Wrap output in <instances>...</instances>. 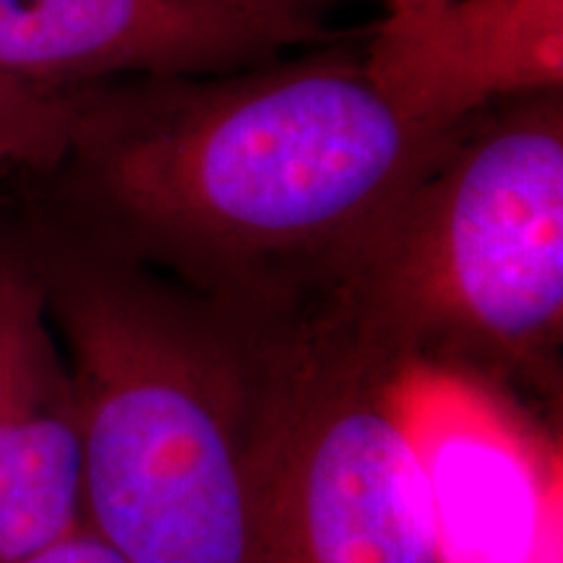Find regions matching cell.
I'll use <instances>...</instances> for the list:
<instances>
[{
	"label": "cell",
	"mask_w": 563,
	"mask_h": 563,
	"mask_svg": "<svg viewBox=\"0 0 563 563\" xmlns=\"http://www.w3.org/2000/svg\"><path fill=\"white\" fill-rule=\"evenodd\" d=\"M9 563H129L115 548L104 543L91 527L84 522L74 530L55 538L53 543L21 555Z\"/></svg>",
	"instance_id": "9"
},
{
	"label": "cell",
	"mask_w": 563,
	"mask_h": 563,
	"mask_svg": "<svg viewBox=\"0 0 563 563\" xmlns=\"http://www.w3.org/2000/svg\"><path fill=\"white\" fill-rule=\"evenodd\" d=\"M311 3H316V5H323V3H327V0H311ZM384 3H391V0H384Z\"/></svg>",
	"instance_id": "10"
},
{
	"label": "cell",
	"mask_w": 563,
	"mask_h": 563,
	"mask_svg": "<svg viewBox=\"0 0 563 563\" xmlns=\"http://www.w3.org/2000/svg\"><path fill=\"white\" fill-rule=\"evenodd\" d=\"M563 327V87L485 102L357 245L308 332L371 357L530 361Z\"/></svg>",
	"instance_id": "3"
},
{
	"label": "cell",
	"mask_w": 563,
	"mask_h": 563,
	"mask_svg": "<svg viewBox=\"0 0 563 563\" xmlns=\"http://www.w3.org/2000/svg\"><path fill=\"white\" fill-rule=\"evenodd\" d=\"M391 361L378 397L418 467L435 563H563L559 441L456 361Z\"/></svg>",
	"instance_id": "4"
},
{
	"label": "cell",
	"mask_w": 563,
	"mask_h": 563,
	"mask_svg": "<svg viewBox=\"0 0 563 563\" xmlns=\"http://www.w3.org/2000/svg\"><path fill=\"white\" fill-rule=\"evenodd\" d=\"M84 525L79 399L34 266L0 258V563Z\"/></svg>",
	"instance_id": "7"
},
{
	"label": "cell",
	"mask_w": 563,
	"mask_h": 563,
	"mask_svg": "<svg viewBox=\"0 0 563 563\" xmlns=\"http://www.w3.org/2000/svg\"><path fill=\"white\" fill-rule=\"evenodd\" d=\"M456 121L336 40L235 74L81 87L51 175L104 249L178 264L253 323L282 287L327 290Z\"/></svg>",
	"instance_id": "1"
},
{
	"label": "cell",
	"mask_w": 563,
	"mask_h": 563,
	"mask_svg": "<svg viewBox=\"0 0 563 563\" xmlns=\"http://www.w3.org/2000/svg\"><path fill=\"white\" fill-rule=\"evenodd\" d=\"M79 399L84 522L129 563H262L220 399L243 323L110 249L34 266Z\"/></svg>",
	"instance_id": "2"
},
{
	"label": "cell",
	"mask_w": 563,
	"mask_h": 563,
	"mask_svg": "<svg viewBox=\"0 0 563 563\" xmlns=\"http://www.w3.org/2000/svg\"><path fill=\"white\" fill-rule=\"evenodd\" d=\"M251 467L262 563H435L418 467L382 397L316 407Z\"/></svg>",
	"instance_id": "6"
},
{
	"label": "cell",
	"mask_w": 563,
	"mask_h": 563,
	"mask_svg": "<svg viewBox=\"0 0 563 563\" xmlns=\"http://www.w3.org/2000/svg\"><path fill=\"white\" fill-rule=\"evenodd\" d=\"M336 37L311 0H0V74L47 89L235 74Z\"/></svg>",
	"instance_id": "5"
},
{
	"label": "cell",
	"mask_w": 563,
	"mask_h": 563,
	"mask_svg": "<svg viewBox=\"0 0 563 563\" xmlns=\"http://www.w3.org/2000/svg\"><path fill=\"white\" fill-rule=\"evenodd\" d=\"M79 89H47L0 74V175H51L66 159Z\"/></svg>",
	"instance_id": "8"
}]
</instances>
